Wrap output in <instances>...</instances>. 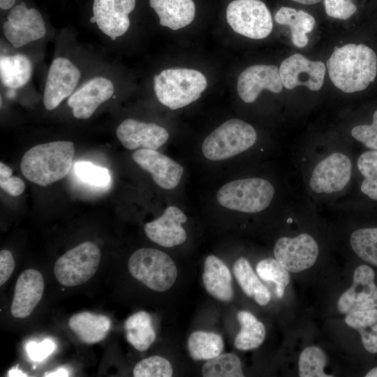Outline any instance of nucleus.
Here are the masks:
<instances>
[{"instance_id": "nucleus-1", "label": "nucleus", "mask_w": 377, "mask_h": 377, "mask_svg": "<svg viewBox=\"0 0 377 377\" xmlns=\"http://www.w3.org/2000/svg\"><path fill=\"white\" fill-rule=\"evenodd\" d=\"M330 78L346 93L366 90L377 77V53L364 43L335 47L327 61Z\"/></svg>"}, {"instance_id": "nucleus-2", "label": "nucleus", "mask_w": 377, "mask_h": 377, "mask_svg": "<svg viewBox=\"0 0 377 377\" xmlns=\"http://www.w3.org/2000/svg\"><path fill=\"white\" fill-rule=\"evenodd\" d=\"M74 154V144L70 141L40 144L25 152L20 169L29 181L45 186L68 174Z\"/></svg>"}, {"instance_id": "nucleus-3", "label": "nucleus", "mask_w": 377, "mask_h": 377, "mask_svg": "<svg viewBox=\"0 0 377 377\" xmlns=\"http://www.w3.org/2000/svg\"><path fill=\"white\" fill-rule=\"evenodd\" d=\"M207 86L205 76L190 68L165 69L154 77V89L158 100L171 110L195 101Z\"/></svg>"}, {"instance_id": "nucleus-4", "label": "nucleus", "mask_w": 377, "mask_h": 377, "mask_svg": "<svg viewBox=\"0 0 377 377\" xmlns=\"http://www.w3.org/2000/svg\"><path fill=\"white\" fill-rule=\"evenodd\" d=\"M274 195V188L267 180L246 178L223 185L218 191L219 203L228 209L244 213H256L266 209Z\"/></svg>"}, {"instance_id": "nucleus-5", "label": "nucleus", "mask_w": 377, "mask_h": 377, "mask_svg": "<svg viewBox=\"0 0 377 377\" xmlns=\"http://www.w3.org/2000/svg\"><path fill=\"white\" fill-rule=\"evenodd\" d=\"M257 133L247 122L232 119L225 121L204 140L202 151L211 161H221L237 155L256 142Z\"/></svg>"}, {"instance_id": "nucleus-6", "label": "nucleus", "mask_w": 377, "mask_h": 377, "mask_svg": "<svg viewBox=\"0 0 377 377\" xmlns=\"http://www.w3.org/2000/svg\"><path fill=\"white\" fill-rule=\"evenodd\" d=\"M128 267L135 279L158 292L168 290L177 276L174 261L165 253L156 249L135 251L128 260Z\"/></svg>"}, {"instance_id": "nucleus-7", "label": "nucleus", "mask_w": 377, "mask_h": 377, "mask_svg": "<svg viewBox=\"0 0 377 377\" xmlns=\"http://www.w3.org/2000/svg\"><path fill=\"white\" fill-rule=\"evenodd\" d=\"M101 258V251L95 243H81L58 258L54 266L55 277L64 286L83 284L96 272Z\"/></svg>"}, {"instance_id": "nucleus-8", "label": "nucleus", "mask_w": 377, "mask_h": 377, "mask_svg": "<svg viewBox=\"0 0 377 377\" xmlns=\"http://www.w3.org/2000/svg\"><path fill=\"white\" fill-rule=\"evenodd\" d=\"M226 20L236 33L252 39H263L272 32L271 13L260 0H235L226 8Z\"/></svg>"}, {"instance_id": "nucleus-9", "label": "nucleus", "mask_w": 377, "mask_h": 377, "mask_svg": "<svg viewBox=\"0 0 377 377\" xmlns=\"http://www.w3.org/2000/svg\"><path fill=\"white\" fill-rule=\"evenodd\" d=\"M351 174L350 158L342 152H334L325 157L313 168L309 186L316 193L339 192L347 186Z\"/></svg>"}, {"instance_id": "nucleus-10", "label": "nucleus", "mask_w": 377, "mask_h": 377, "mask_svg": "<svg viewBox=\"0 0 377 377\" xmlns=\"http://www.w3.org/2000/svg\"><path fill=\"white\" fill-rule=\"evenodd\" d=\"M318 252L316 241L307 233L281 237L274 247L275 259L290 272H300L313 266Z\"/></svg>"}, {"instance_id": "nucleus-11", "label": "nucleus", "mask_w": 377, "mask_h": 377, "mask_svg": "<svg viewBox=\"0 0 377 377\" xmlns=\"http://www.w3.org/2000/svg\"><path fill=\"white\" fill-rule=\"evenodd\" d=\"M371 267L362 265L353 273V284L339 297L337 307L340 313H348L377 308V286Z\"/></svg>"}, {"instance_id": "nucleus-12", "label": "nucleus", "mask_w": 377, "mask_h": 377, "mask_svg": "<svg viewBox=\"0 0 377 377\" xmlns=\"http://www.w3.org/2000/svg\"><path fill=\"white\" fill-rule=\"evenodd\" d=\"M325 71L324 63L310 61L297 53L283 60L279 67L282 84L287 89L302 85L318 91L324 83Z\"/></svg>"}, {"instance_id": "nucleus-13", "label": "nucleus", "mask_w": 377, "mask_h": 377, "mask_svg": "<svg viewBox=\"0 0 377 377\" xmlns=\"http://www.w3.org/2000/svg\"><path fill=\"white\" fill-rule=\"evenodd\" d=\"M80 77V72L68 59H54L49 68L43 104L47 110L55 109L75 89Z\"/></svg>"}, {"instance_id": "nucleus-14", "label": "nucleus", "mask_w": 377, "mask_h": 377, "mask_svg": "<svg viewBox=\"0 0 377 377\" xmlns=\"http://www.w3.org/2000/svg\"><path fill=\"white\" fill-rule=\"evenodd\" d=\"M279 68L274 65L258 64L244 69L237 80V92L247 103L254 102L263 89L278 94L283 89Z\"/></svg>"}, {"instance_id": "nucleus-15", "label": "nucleus", "mask_w": 377, "mask_h": 377, "mask_svg": "<svg viewBox=\"0 0 377 377\" xmlns=\"http://www.w3.org/2000/svg\"><path fill=\"white\" fill-rule=\"evenodd\" d=\"M132 158L151 173L154 182L163 188H174L180 182L183 167L155 149L142 148L132 154Z\"/></svg>"}, {"instance_id": "nucleus-16", "label": "nucleus", "mask_w": 377, "mask_h": 377, "mask_svg": "<svg viewBox=\"0 0 377 377\" xmlns=\"http://www.w3.org/2000/svg\"><path fill=\"white\" fill-rule=\"evenodd\" d=\"M117 138L128 149H155L164 145L169 134L164 128L154 123L141 122L133 119L123 121L116 131Z\"/></svg>"}, {"instance_id": "nucleus-17", "label": "nucleus", "mask_w": 377, "mask_h": 377, "mask_svg": "<svg viewBox=\"0 0 377 377\" xmlns=\"http://www.w3.org/2000/svg\"><path fill=\"white\" fill-rule=\"evenodd\" d=\"M186 220V216L180 209L170 206L163 215L145 225V232L150 240L162 246H177L186 239V231L182 226Z\"/></svg>"}, {"instance_id": "nucleus-18", "label": "nucleus", "mask_w": 377, "mask_h": 377, "mask_svg": "<svg viewBox=\"0 0 377 377\" xmlns=\"http://www.w3.org/2000/svg\"><path fill=\"white\" fill-rule=\"evenodd\" d=\"M113 93L114 86L110 80L103 77H94L70 96L68 105L73 109L75 118L87 119Z\"/></svg>"}, {"instance_id": "nucleus-19", "label": "nucleus", "mask_w": 377, "mask_h": 377, "mask_svg": "<svg viewBox=\"0 0 377 377\" xmlns=\"http://www.w3.org/2000/svg\"><path fill=\"white\" fill-rule=\"evenodd\" d=\"M44 279L34 269L24 271L18 277L11 304V313L17 318H25L34 311L42 298Z\"/></svg>"}, {"instance_id": "nucleus-20", "label": "nucleus", "mask_w": 377, "mask_h": 377, "mask_svg": "<svg viewBox=\"0 0 377 377\" xmlns=\"http://www.w3.org/2000/svg\"><path fill=\"white\" fill-rule=\"evenodd\" d=\"M202 281L206 290L217 300L229 302L233 299L231 273L218 257L210 255L206 258Z\"/></svg>"}, {"instance_id": "nucleus-21", "label": "nucleus", "mask_w": 377, "mask_h": 377, "mask_svg": "<svg viewBox=\"0 0 377 377\" xmlns=\"http://www.w3.org/2000/svg\"><path fill=\"white\" fill-rule=\"evenodd\" d=\"M161 26L176 31L191 24L195 13L193 0H149Z\"/></svg>"}, {"instance_id": "nucleus-22", "label": "nucleus", "mask_w": 377, "mask_h": 377, "mask_svg": "<svg viewBox=\"0 0 377 377\" xmlns=\"http://www.w3.org/2000/svg\"><path fill=\"white\" fill-rule=\"evenodd\" d=\"M68 326L82 342L94 344L107 337L111 321L106 316L84 311L72 316Z\"/></svg>"}, {"instance_id": "nucleus-23", "label": "nucleus", "mask_w": 377, "mask_h": 377, "mask_svg": "<svg viewBox=\"0 0 377 377\" xmlns=\"http://www.w3.org/2000/svg\"><path fill=\"white\" fill-rule=\"evenodd\" d=\"M275 21L283 25H287L291 31L293 44L297 47H304L308 43L306 34L314 28L315 19L308 13L290 7H281L276 13Z\"/></svg>"}, {"instance_id": "nucleus-24", "label": "nucleus", "mask_w": 377, "mask_h": 377, "mask_svg": "<svg viewBox=\"0 0 377 377\" xmlns=\"http://www.w3.org/2000/svg\"><path fill=\"white\" fill-rule=\"evenodd\" d=\"M126 338L138 351H145L156 339L151 316L146 311H138L125 322Z\"/></svg>"}, {"instance_id": "nucleus-25", "label": "nucleus", "mask_w": 377, "mask_h": 377, "mask_svg": "<svg viewBox=\"0 0 377 377\" xmlns=\"http://www.w3.org/2000/svg\"><path fill=\"white\" fill-rule=\"evenodd\" d=\"M235 279L244 293L253 297L260 305L264 306L271 300V294L255 274L249 262L244 257L238 258L233 265Z\"/></svg>"}, {"instance_id": "nucleus-26", "label": "nucleus", "mask_w": 377, "mask_h": 377, "mask_svg": "<svg viewBox=\"0 0 377 377\" xmlns=\"http://www.w3.org/2000/svg\"><path fill=\"white\" fill-rule=\"evenodd\" d=\"M1 80L7 87L17 89L25 85L31 75V63L23 54L1 56Z\"/></svg>"}, {"instance_id": "nucleus-27", "label": "nucleus", "mask_w": 377, "mask_h": 377, "mask_svg": "<svg viewBox=\"0 0 377 377\" xmlns=\"http://www.w3.org/2000/svg\"><path fill=\"white\" fill-rule=\"evenodd\" d=\"M241 330L235 339V346L240 350H249L259 347L265 338V328L252 313L241 311L237 313Z\"/></svg>"}, {"instance_id": "nucleus-28", "label": "nucleus", "mask_w": 377, "mask_h": 377, "mask_svg": "<svg viewBox=\"0 0 377 377\" xmlns=\"http://www.w3.org/2000/svg\"><path fill=\"white\" fill-rule=\"evenodd\" d=\"M222 337L214 332L196 331L188 340V350L194 360H208L220 355L223 350Z\"/></svg>"}, {"instance_id": "nucleus-29", "label": "nucleus", "mask_w": 377, "mask_h": 377, "mask_svg": "<svg viewBox=\"0 0 377 377\" xmlns=\"http://www.w3.org/2000/svg\"><path fill=\"white\" fill-rule=\"evenodd\" d=\"M350 243L362 260L377 267V227L355 230L350 235Z\"/></svg>"}, {"instance_id": "nucleus-30", "label": "nucleus", "mask_w": 377, "mask_h": 377, "mask_svg": "<svg viewBox=\"0 0 377 377\" xmlns=\"http://www.w3.org/2000/svg\"><path fill=\"white\" fill-rule=\"evenodd\" d=\"M205 377H243L239 358L232 353H223L208 360L202 366Z\"/></svg>"}, {"instance_id": "nucleus-31", "label": "nucleus", "mask_w": 377, "mask_h": 377, "mask_svg": "<svg viewBox=\"0 0 377 377\" xmlns=\"http://www.w3.org/2000/svg\"><path fill=\"white\" fill-rule=\"evenodd\" d=\"M327 363L325 353L318 346H309L301 353L299 358V375L300 377H331L324 372Z\"/></svg>"}, {"instance_id": "nucleus-32", "label": "nucleus", "mask_w": 377, "mask_h": 377, "mask_svg": "<svg viewBox=\"0 0 377 377\" xmlns=\"http://www.w3.org/2000/svg\"><path fill=\"white\" fill-rule=\"evenodd\" d=\"M357 164L364 177L360 185L361 191L369 198L377 200V150L363 152Z\"/></svg>"}, {"instance_id": "nucleus-33", "label": "nucleus", "mask_w": 377, "mask_h": 377, "mask_svg": "<svg viewBox=\"0 0 377 377\" xmlns=\"http://www.w3.org/2000/svg\"><path fill=\"white\" fill-rule=\"evenodd\" d=\"M256 272L263 281L275 283L278 297L283 296L285 288L290 282V275L276 259L266 258L260 261L256 266Z\"/></svg>"}, {"instance_id": "nucleus-34", "label": "nucleus", "mask_w": 377, "mask_h": 377, "mask_svg": "<svg viewBox=\"0 0 377 377\" xmlns=\"http://www.w3.org/2000/svg\"><path fill=\"white\" fill-rule=\"evenodd\" d=\"M133 374L135 377H170L172 376V367L167 359L151 356L138 362Z\"/></svg>"}, {"instance_id": "nucleus-35", "label": "nucleus", "mask_w": 377, "mask_h": 377, "mask_svg": "<svg viewBox=\"0 0 377 377\" xmlns=\"http://www.w3.org/2000/svg\"><path fill=\"white\" fill-rule=\"evenodd\" d=\"M75 174L82 182L96 187H105L110 183V175L105 168L89 161H78L74 166Z\"/></svg>"}, {"instance_id": "nucleus-36", "label": "nucleus", "mask_w": 377, "mask_h": 377, "mask_svg": "<svg viewBox=\"0 0 377 377\" xmlns=\"http://www.w3.org/2000/svg\"><path fill=\"white\" fill-rule=\"evenodd\" d=\"M351 135L369 149L377 150V109L372 116V122L353 127Z\"/></svg>"}, {"instance_id": "nucleus-37", "label": "nucleus", "mask_w": 377, "mask_h": 377, "mask_svg": "<svg viewBox=\"0 0 377 377\" xmlns=\"http://www.w3.org/2000/svg\"><path fill=\"white\" fill-rule=\"evenodd\" d=\"M327 15L331 17L347 20L356 11L357 6L350 0H324Z\"/></svg>"}, {"instance_id": "nucleus-38", "label": "nucleus", "mask_w": 377, "mask_h": 377, "mask_svg": "<svg viewBox=\"0 0 377 377\" xmlns=\"http://www.w3.org/2000/svg\"><path fill=\"white\" fill-rule=\"evenodd\" d=\"M347 325L356 330L377 323V308L348 313L345 318Z\"/></svg>"}, {"instance_id": "nucleus-39", "label": "nucleus", "mask_w": 377, "mask_h": 377, "mask_svg": "<svg viewBox=\"0 0 377 377\" xmlns=\"http://www.w3.org/2000/svg\"><path fill=\"white\" fill-rule=\"evenodd\" d=\"M57 348L55 342L45 339L40 342L30 341L26 346L27 353L31 360L41 362L51 355Z\"/></svg>"}, {"instance_id": "nucleus-40", "label": "nucleus", "mask_w": 377, "mask_h": 377, "mask_svg": "<svg viewBox=\"0 0 377 377\" xmlns=\"http://www.w3.org/2000/svg\"><path fill=\"white\" fill-rule=\"evenodd\" d=\"M357 331L365 350L370 353H377V323Z\"/></svg>"}, {"instance_id": "nucleus-41", "label": "nucleus", "mask_w": 377, "mask_h": 377, "mask_svg": "<svg viewBox=\"0 0 377 377\" xmlns=\"http://www.w3.org/2000/svg\"><path fill=\"white\" fill-rule=\"evenodd\" d=\"M15 268V260L8 250L0 251V285H3L10 278Z\"/></svg>"}, {"instance_id": "nucleus-42", "label": "nucleus", "mask_w": 377, "mask_h": 377, "mask_svg": "<svg viewBox=\"0 0 377 377\" xmlns=\"http://www.w3.org/2000/svg\"><path fill=\"white\" fill-rule=\"evenodd\" d=\"M1 188L12 196H18L25 188V184L22 179L13 176L0 181Z\"/></svg>"}, {"instance_id": "nucleus-43", "label": "nucleus", "mask_w": 377, "mask_h": 377, "mask_svg": "<svg viewBox=\"0 0 377 377\" xmlns=\"http://www.w3.org/2000/svg\"><path fill=\"white\" fill-rule=\"evenodd\" d=\"M69 376H70L69 371L64 367H60L54 371L46 372L44 374V376L45 377L47 376V377H67Z\"/></svg>"}, {"instance_id": "nucleus-44", "label": "nucleus", "mask_w": 377, "mask_h": 377, "mask_svg": "<svg viewBox=\"0 0 377 377\" xmlns=\"http://www.w3.org/2000/svg\"><path fill=\"white\" fill-rule=\"evenodd\" d=\"M12 175V170L3 162L0 163V181L10 177Z\"/></svg>"}, {"instance_id": "nucleus-45", "label": "nucleus", "mask_w": 377, "mask_h": 377, "mask_svg": "<svg viewBox=\"0 0 377 377\" xmlns=\"http://www.w3.org/2000/svg\"><path fill=\"white\" fill-rule=\"evenodd\" d=\"M8 376L9 377H24L27 376L26 374L22 372L20 369H18L17 366L15 367H13L10 369L8 372Z\"/></svg>"}, {"instance_id": "nucleus-46", "label": "nucleus", "mask_w": 377, "mask_h": 377, "mask_svg": "<svg viewBox=\"0 0 377 377\" xmlns=\"http://www.w3.org/2000/svg\"><path fill=\"white\" fill-rule=\"evenodd\" d=\"M291 1L300 3L302 4H304V5H312V4H315L320 1L321 0H291Z\"/></svg>"}, {"instance_id": "nucleus-47", "label": "nucleus", "mask_w": 377, "mask_h": 377, "mask_svg": "<svg viewBox=\"0 0 377 377\" xmlns=\"http://www.w3.org/2000/svg\"><path fill=\"white\" fill-rule=\"evenodd\" d=\"M366 377H377V367L371 369L366 375Z\"/></svg>"}, {"instance_id": "nucleus-48", "label": "nucleus", "mask_w": 377, "mask_h": 377, "mask_svg": "<svg viewBox=\"0 0 377 377\" xmlns=\"http://www.w3.org/2000/svg\"><path fill=\"white\" fill-rule=\"evenodd\" d=\"M90 22H91V23H95V22H96V17L94 15H93V17H91L90 18Z\"/></svg>"}]
</instances>
